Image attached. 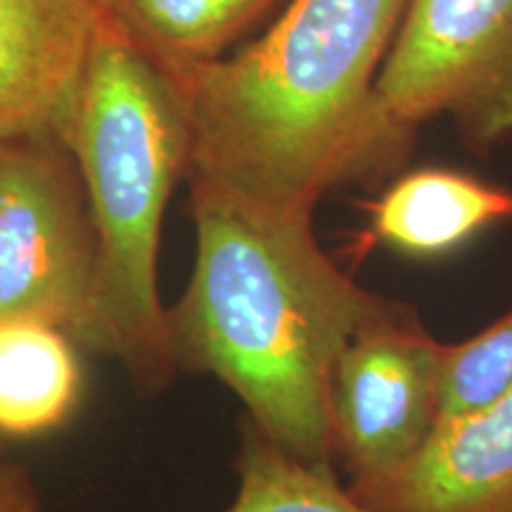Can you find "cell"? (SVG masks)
I'll return each mask as SVG.
<instances>
[{
  "label": "cell",
  "instance_id": "12",
  "mask_svg": "<svg viewBox=\"0 0 512 512\" xmlns=\"http://www.w3.org/2000/svg\"><path fill=\"white\" fill-rule=\"evenodd\" d=\"M238 432V491L226 512H370L337 470L297 458L247 418Z\"/></svg>",
  "mask_w": 512,
  "mask_h": 512
},
{
  "label": "cell",
  "instance_id": "2",
  "mask_svg": "<svg viewBox=\"0 0 512 512\" xmlns=\"http://www.w3.org/2000/svg\"><path fill=\"white\" fill-rule=\"evenodd\" d=\"M408 0H290L261 38L183 88L188 176L275 209L316 211L406 162L380 79Z\"/></svg>",
  "mask_w": 512,
  "mask_h": 512
},
{
  "label": "cell",
  "instance_id": "4",
  "mask_svg": "<svg viewBox=\"0 0 512 512\" xmlns=\"http://www.w3.org/2000/svg\"><path fill=\"white\" fill-rule=\"evenodd\" d=\"M98 240L55 133L0 140V323L38 320L98 347Z\"/></svg>",
  "mask_w": 512,
  "mask_h": 512
},
{
  "label": "cell",
  "instance_id": "13",
  "mask_svg": "<svg viewBox=\"0 0 512 512\" xmlns=\"http://www.w3.org/2000/svg\"><path fill=\"white\" fill-rule=\"evenodd\" d=\"M512 382V311L441 354V418L491 401Z\"/></svg>",
  "mask_w": 512,
  "mask_h": 512
},
{
  "label": "cell",
  "instance_id": "3",
  "mask_svg": "<svg viewBox=\"0 0 512 512\" xmlns=\"http://www.w3.org/2000/svg\"><path fill=\"white\" fill-rule=\"evenodd\" d=\"M55 136L81 178L98 240V347L155 399L178 368L159 294L164 214L190 166L183 95L117 36L100 31Z\"/></svg>",
  "mask_w": 512,
  "mask_h": 512
},
{
  "label": "cell",
  "instance_id": "1",
  "mask_svg": "<svg viewBox=\"0 0 512 512\" xmlns=\"http://www.w3.org/2000/svg\"><path fill=\"white\" fill-rule=\"evenodd\" d=\"M195 261L166 306L178 373L214 377L266 437L337 470L330 384L358 330L396 306L320 247L309 211L190 178Z\"/></svg>",
  "mask_w": 512,
  "mask_h": 512
},
{
  "label": "cell",
  "instance_id": "9",
  "mask_svg": "<svg viewBox=\"0 0 512 512\" xmlns=\"http://www.w3.org/2000/svg\"><path fill=\"white\" fill-rule=\"evenodd\" d=\"M366 230L351 252L382 247L408 259H441L484 230L512 221V190L451 169L401 174L363 204Z\"/></svg>",
  "mask_w": 512,
  "mask_h": 512
},
{
  "label": "cell",
  "instance_id": "7",
  "mask_svg": "<svg viewBox=\"0 0 512 512\" xmlns=\"http://www.w3.org/2000/svg\"><path fill=\"white\" fill-rule=\"evenodd\" d=\"M347 489L370 512H512V382L482 406L439 420L399 470Z\"/></svg>",
  "mask_w": 512,
  "mask_h": 512
},
{
  "label": "cell",
  "instance_id": "10",
  "mask_svg": "<svg viewBox=\"0 0 512 512\" xmlns=\"http://www.w3.org/2000/svg\"><path fill=\"white\" fill-rule=\"evenodd\" d=\"M280 0H91L100 27L183 91Z\"/></svg>",
  "mask_w": 512,
  "mask_h": 512
},
{
  "label": "cell",
  "instance_id": "8",
  "mask_svg": "<svg viewBox=\"0 0 512 512\" xmlns=\"http://www.w3.org/2000/svg\"><path fill=\"white\" fill-rule=\"evenodd\" d=\"M100 31L91 0H0V140L57 131Z\"/></svg>",
  "mask_w": 512,
  "mask_h": 512
},
{
  "label": "cell",
  "instance_id": "5",
  "mask_svg": "<svg viewBox=\"0 0 512 512\" xmlns=\"http://www.w3.org/2000/svg\"><path fill=\"white\" fill-rule=\"evenodd\" d=\"M377 100L411 136L448 119L477 152L512 138V0H408Z\"/></svg>",
  "mask_w": 512,
  "mask_h": 512
},
{
  "label": "cell",
  "instance_id": "11",
  "mask_svg": "<svg viewBox=\"0 0 512 512\" xmlns=\"http://www.w3.org/2000/svg\"><path fill=\"white\" fill-rule=\"evenodd\" d=\"M79 344L38 320L0 323V434L38 439L62 430L79 411Z\"/></svg>",
  "mask_w": 512,
  "mask_h": 512
},
{
  "label": "cell",
  "instance_id": "14",
  "mask_svg": "<svg viewBox=\"0 0 512 512\" xmlns=\"http://www.w3.org/2000/svg\"><path fill=\"white\" fill-rule=\"evenodd\" d=\"M0 512H41V496L22 465L0 463Z\"/></svg>",
  "mask_w": 512,
  "mask_h": 512
},
{
  "label": "cell",
  "instance_id": "6",
  "mask_svg": "<svg viewBox=\"0 0 512 512\" xmlns=\"http://www.w3.org/2000/svg\"><path fill=\"white\" fill-rule=\"evenodd\" d=\"M441 354L444 342L403 302L351 337L330 384L335 460L347 482L389 475L430 441L441 418Z\"/></svg>",
  "mask_w": 512,
  "mask_h": 512
}]
</instances>
